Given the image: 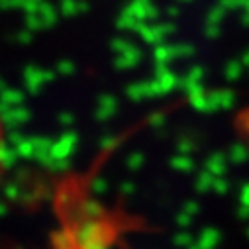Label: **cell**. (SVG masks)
Returning a JSON list of instances; mask_svg holds the SVG:
<instances>
[{
  "label": "cell",
  "instance_id": "cell-1",
  "mask_svg": "<svg viewBox=\"0 0 249 249\" xmlns=\"http://www.w3.org/2000/svg\"><path fill=\"white\" fill-rule=\"evenodd\" d=\"M228 157H230V161H231L233 165H243V163L249 161V147H247L243 142H235V143L230 147Z\"/></svg>",
  "mask_w": 249,
  "mask_h": 249
},
{
  "label": "cell",
  "instance_id": "cell-2",
  "mask_svg": "<svg viewBox=\"0 0 249 249\" xmlns=\"http://www.w3.org/2000/svg\"><path fill=\"white\" fill-rule=\"evenodd\" d=\"M208 167L212 169V173H216V175H224V173L228 171V159H226L224 155L216 153V155H212V159L208 161Z\"/></svg>",
  "mask_w": 249,
  "mask_h": 249
},
{
  "label": "cell",
  "instance_id": "cell-3",
  "mask_svg": "<svg viewBox=\"0 0 249 249\" xmlns=\"http://www.w3.org/2000/svg\"><path fill=\"white\" fill-rule=\"evenodd\" d=\"M202 241H204V247H206V249L216 247V243L220 241V231H218V230H206Z\"/></svg>",
  "mask_w": 249,
  "mask_h": 249
},
{
  "label": "cell",
  "instance_id": "cell-4",
  "mask_svg": "<svg viewBox=\"0 0 249 249\" xmlns=\"http://www.w3.org/2000/svg\"><path fill=\"white\" fill-rule=\"evenodd\" d=\"M237 130H239L241 136L249 138V108L239 114V118H237Z\"/></svg>",
  "mask_w": 249,
  "mask_h": 249
},
{
  "label": "cell",
  "instance_id": "cell-5",
  "mask_svg": "<svg viewBox=\"0 0 249 249\" xmlns=\"http://www.w3.org/2000/svg\"><path fill=\"white\" fill-rule=\"evenodd\" d=\"M239 204L249 206V182H243L239 189Z\"/></svg>",
  "mask_w": 249,
  "mask_h": 249
},
{
  "label": "cell",
  "instance_id": "cell-6",
  "mask_svg": "<svg viewBox=\"0 0 249 249\" xmlns=\"http://www.w3.org/2000/svg\"><path fill=\"white\" fill-rule=\"evenodd\" d=\"M214 189H216L220 195H226V193L230 191V180H224V178L216 180V182H214Z\"/></svg>",
  "mask_w": 249,
  "mask_h": 249
},
{
  "label": "cell",
  "instance_id": "cell-7",
  "mask_svg": "<svg viewBox=\"0 0 249 249\" xmlns=\"http://www.w3.org/2000/svg\"><path fill=\"white\" fill-rule=\"evenodd\" d=\"M237 218L243 220V222H247V220H249V206L239 204V208H237Z\"/></svg>",
  "mask_w": 249,
  "mask_h": 249
},
{
  "label": "cell",
  "instance_id": "cell-8",
  "mask_svg": "<svg viewBox=\"0 0 249 249\" xmlns=\"http://www.w3.org/2000/svg\"><path fill=\"white\" fill-rule=\"evenodd\" d=\"M245 235H247V239H249V226H247V230H245Z\"/></svg>",
  "mask_w": 249,
  "mask_h": 249
}]
</instances>
